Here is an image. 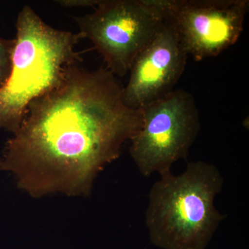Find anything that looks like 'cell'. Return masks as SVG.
<instances>
[{"mask_svg":"<svg viewBox=\"0 0 249 249\" xmlns=\"http://www.w3.org/2000/svg\"><path fill=\"white\" fill-rule=\"evenodd\" d=\"M16 27L11 73L0 88V129L13 134L30 103L55 88L69 67L82 60L75 49L80 34L54 29L30 6L21 10Z\"/></svg>","mask_w":249,"mask_h":249,"instance_id":"obj_2","label":"cell"},{"mask_svg":"<svg viewBox=\"0 0 249 249\" xmlns=\"http://www.w3.org/2000/svg\"><path fill=\"white\" fill-rule=\"evenodd\" d=\"M224 179L214 165L190 162L181 175H160L149 196L145 224L162 249H206L226 218L214 206Z\"/></svg>","mask_w":249,"mask_h":249,"instance_id":"obj_3","label":"cell"},{"mask_svg":"<svg viewBox=\"0 0 249 249\" xmlns=\"http://www.w3.org/2000/svg\"><path fill=\"white\" fill-rule=\"evenodd\" d=\"M100 0H59L57 1L60 6L66 8L96 7Z\"/></svg>","mask_w":249,"mask_h":249,"instance_id":"obj_9","label":"cell"},{"mask_svg":"<svg viewBox=\"0 0 249 249\" xmlns=\"http://www.w3.org/2000/svg\"><path fill=\"white\" fill-rule=\"evenodd\" d=\"M14 47V40L0 37V88L6 83L11 73Z\"/></svg>","mask_w":249,"mask_h":249,"instance_id":"obj_8","label":"cell"},{"mask_svg":"<svg viewBox=\"0 0 249 249\" xmlns=\"http://www.w3.org/2000/svg\"><path fill=\"white\" fill-rule=\"evenodd\" d=\"M75 20L80 37L92 42L106 68L124 77L163 27V0H100L92 13Z\"/></svg>","mask_w":249,"mask_h":249,"instance_id":"obj_4","label":"cell"},{"mask_svg":"<svg viewBox=\"0 0 249 249\" xmlns=\"http://www.w3.org/2000/svg\"><path fill=\"white\" fill-rule=\"evenodd\" d=\"M142 111V127L130 140L129 152L144 177L162 175L186 159L200 131L199 110L191 93L178 89Z\"/></svg>","mask_w":249,"mask_h":249,"instance_id":"obj_5","label":"cell"},{"mask_svg":"<svg viewBox=\"0 0 249 249\" xmlns=\"http://www.w3.org/2000/svg\"><path fill=\"white\" fill-rule=\"evenodd\" d=\"M123 91L107 68L69 67L55 88L29 105L0 170L34 198L89 196L98 174L142 127V109L127 107Z\"/></svg>","mask_w":249,"mask_h":249,"instance_id":"obj_1","label":"cell"},{"mask_svg":"<svg viewBox=\"0 0 249 249\" xmlns=\"http://www.w3.org/2000/svg\"><path fill=\"white\" fill-rule=\"evenodd\" d=\"M165 18L188 55L214 58L235 45L243 31L249 0H163Z\"/></svg>","mask_w":249,"mask_h":249,"instance_id":"obj_6","label":"cell"},{"mask_svg":"<svg viewBox=\"0 0 249 249\" xmlns=\"http://www.w3.org/2000/svg\"><path fill=\"white\" fill-rule=\"evenodd\" d=\"M188 55L173 24L165 18L163 27L131 66L123 91L124 104L139 110L169 94L185 71Z\"/></svg>","mask_w":249,"mask_h":249,"instance_id":"obj_7","label":"cell"}]
</instances>
